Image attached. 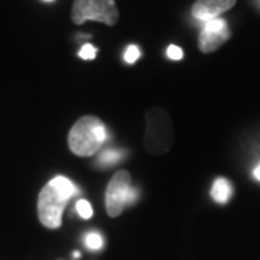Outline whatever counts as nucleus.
<instances>
[{
  "mask_svg": "<svg viewBox=\"0 0 260 260\" xmlns=\"http://www.w3.org/2000/svg\"><path fill=\"white\" fill-rule=\"evenodd\" d=\"M234 5L236 0H195L191 12L194 18L208 22L234 8Z\"/></svg>",
  "mask_w": 260,
  "mask_h": 260,
  "instance_id": "obj_7",
  "label": "nucleus"
},
{
  "mask_svg": "<svg viewBox=\"0 0 260 260\" xmlns=\"http://www.w3.org/2000/svg\"><path fill=\"white\" fill-rule=\"evenodd\" d=\"M138 191L132 186V177L127 171H119L110 179L106 189V211L110 217H119L124 207L133 203Z\"/></svg>",
  "mask_w": 260,
  "mask_h": 260,
  "instance_id": "obj_5",
  "label": "nucleus"
},
{
  "mask_svg": "<svg viewBox=\"0 0 260 260\" xmlns=\"http://www.w3.org/2000/svg\"><path fill=\"white\" fill-rule=\"evenodd\" d=\"M233 188L232 184L225 179V178H217L214 181L213 188H211V197L215 203L218 204H225L230 197H232Z\"/></svg>",
  "mask_w": 260,
  "mask_h": 260,
  "instance_id": "obj_8",
  "label": "nucleus"
},
{
  "mask_svg": "<svg viewBox=\"0 0 260 260\" xmlns=\"http://www.w3.org/2000/svg\"><path fill=\"white\" fill-rule=\"evenodd\" d=\"M77 213L80 214V217H83L84 220L91 218V215H93V207H91V204L88 201L80 200L77 203Z\"/></svg>",
  "mask_w": 260,
  "mask_h": 260,
  "instance_id": "obj_11",
  "label": "nucleus"
},
{
  "mask_svg": "<svg viewBox=\"0 0 260 260\" xmlns=\"http://www.w3.org/2000/svg\"><path fill=\"white\" fill-rule=\"evenodd\" d=\"M121 159H123V152L120 150H106L104 153L100 155L99 160L103 165H112V164H117Z\"/></svg>",
  "mask_w": 260,
  "mask_h": 260,
  "instance_id": "obj_9",
  "label": "nucleus"
},
{
  "mask_svg": "<svg viewBox=\"0 0 260 260\" xmlns=\"http://www.w3.org/2000/svg\"><path fill=\"white\" fill-rule=\"evenodd\" d=\"M254 177H256V179H259L260 181V165L254 169Z\"/></svg>",
  "mask_w": 260,
  "mask_h": 260,
  "instance_id": "obj_15",
  "label": "nucleus"
},
{
  "mask_svg": "<svg viewBox=\"0 0 260 260\" xmlns=\"http://www.w3.org/2000/svg\"><path fill=\"white\" fill-rule=\"evenodd\" d=\"M75 192V185L68 178L55 177L51 179L38 197V217L42 225L51 230L59 229L65 205Z\"/></svg>",
  "mask_w": 260,
  "mask_h": 260,
  "instance_id": "obj_1",
  "label": "nucleus"
},
{
  "mask_svg": "<svg viewBox=\"0 0 260 260\" xmlns=\"http://www.w3.org/2000/svg\"><path fill=\"white\" fill-rule=\"evenodd\" d=\"M232 38V32L227 22L221 18H215L205 22L204 29L198 38V48L203 54H211Z\"/></svg>",
  "mask_w": 260,
  "mask_h": 260,
  "instance_id": "obj_6",
  "label": "nucleus"
},
{
  "mask_svg": "<svg viewBox=\"0 0 260 260\" xmlns=\"http://www.w3.org/2000/svg\"><path fill=\"white\" fill-rule=\"evenodd\" d=\"M145 148L153 155L168 152L174 143V129L171 117L164 109L153 107L146 113Z\"/></svg>",
  "mask_w": 260,
  "mask_h": 260,
  "instance_id": "obj_3",
  "label": "nucleus"
},
{
  "mask_svg": "<svg viewBox=\"0 0 260 260\" xmlns=\"http://www.w3.org/2000/svg\"><path fill=\"white\" fill-rule=\"evenodd\" d=\"M85 244L91 250H99L103 246V237L99 233H88L85 236Z\"/></svg>",
  "mask_w": 260,
  "mask_h": 260,
  "instance_id": "obj_10",
  "label": "nucleus"
},
{
  "mask_svg": "<svg viewBox=\"0 0 260 260\" xmlns=\"http://www.w3.org/2000/svg\"><path fill=\"white\" fill-rule=\"evenodd\" d=\"M167 55L169 59H174V61H179L182 56H184V52H182V49L177 45H171V47H168L167 51Z\"/></svg>",
  "mask_w": 260,
  "mask_h": 260,
  "instance_id": "obj_14",
  "label": "nucleus"
},
{
  "mask_svg": "<svg viewBox=\"0 0 260 260\" xmlns=\"http://www.w3.org/2000/svg\"><path fill=\"white\" fill-rule=\"evenodd\" d=\"M45 2H52V0H45Z\"/></svg>",
  "mask_w": 260,
  "mask_h": 260,
  "instance_id": "obj_16",
  "label": "nucleus"
},
{
  "mask_svg": "<svg viewBox=\"0 0 260 260\" xmlns=\"http://www.w3.org/2000/svg\"><path fill=\"white\" fill-rule=\"evenodd\" d=\"M80 58H83V59H94L95 55H97V48L93 47L91 44H85L83 48H81V51H80Z\"/></svg>",
  "mask_w": 260,
  "mask_h": 260,
  "instance_id": "obj_13",
  "label": "nucleus"
},
{
  "mask_svg": "<svg viewBox=\"0 0 260 260\" xmlns=\"http://www.w3.org/2000/svg\"><path fill=\"white\" fill-rule=\"evenodd\" d=\"M71 19L75 25H83L85 20H95L114 26L119 20V10L116 0H74Z\"/></svg>",
  "mask_w": 260,
  "mask_h": 260,
  "instance_id": "obj_4",
  "label": "nucleus"
},
{
  "mask_svg": "<svg viewBox=\"0 0 260 260\" xmlns=\"http://www.w3.org/2000/svg\"><path fill=\"white\" fill-rule=\"evenodd\" d=\"M139 48L136 47V45H130V47L127 48V51H126V54H124V61H126L127 64H133V62H136V61L139 59Z\"/></svg>",
  "mask_w": 260,
  "mask_h": 260,
  "instance_id": "obj_12",
  "label": "nucleus"
},
{
  "mask_svg": "<svg viewBox=\"0 0 260 260\" xmlns=\"http://www.w3.org/2000/svg\"><path fill=\"white\" fill-rule=\"evenodd\" d=\"M107 139L106 126L95 116H84L68 133V146L77 156H91Z\"/></svg>",
  "mask_w": 260,
  "mask_h": 260,
  "instance_id": "obj_2",
  "label": "nucleus"
}]
</instances>
